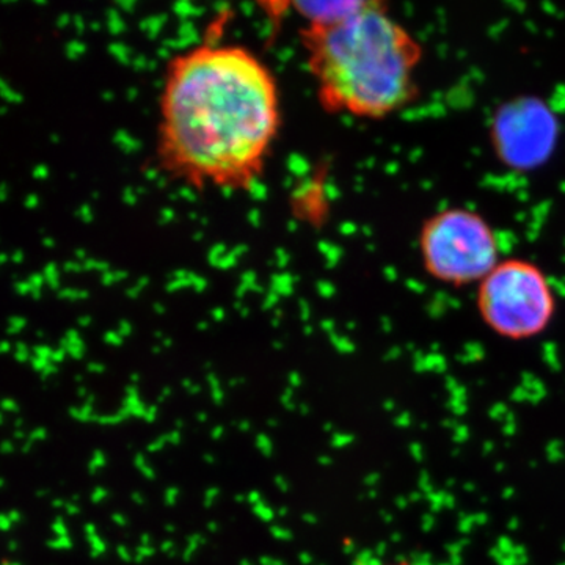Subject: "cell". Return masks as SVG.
I'll return each instance as SVG.
<instances>
[{
  "mask_svg": "<svg viewBox=\"0 0 565 565\" xmlns=\"http://www.w3.org/2000/svg\"><path fill=\"white\" fill-rule=\"evenodd\" d=\"M556 140L555 114L539 99H514L494 115V152L512 169L531 170L541 166L552 156Z\"/></svg>",
  "mask_w": 565,
  "mask_h": 565,
  "instance_id": "obj_5",
  "label": "cell"
},
{
  "mask_svg": "<svg viewBox=\"0 0 565 565\" xmlns=\"http://www.w3.org/2000/svg\"><path fill=\"white\" fill-rule=\"evenodd\" d=\"M300 41L327 114L382 120L414 102L423 47L381 2H296Z\"/></svg>",
  "mask_w": 565,
  "mask_h": 565,
  "instance_id": "obj_2",
  "label": "cell"
},
{
  "mask_svg": "<svg viewBox=\"0 0 565 565\" xmlns=\"http://www.w3.org/2000/svg\"><path fill=\"white\" fill-rule=\"evenodd\" d=\"M419 255L434 280L451 286L479 285L501 262L492 226L467 207L430 215L419 232Z\"/></svg>",
  "mask_w": 565,
  "mask_h": 565,
  "instance_id": "obj_4",
  "label": "cell"
},
{
  "mask_svg": "<svg viewBox=\"0 0 565 565\" xmlns=\"http://www.w3.org/2000/svg\"><path fill=\"white\" fill-rule=\"evenodd\" d=\"M373 565H415L407 559L388 561V563L373 564Z\"/></svg>",
  "mask_w": 565,
  "mask_h": 565,
  "instance_id": "obj_6",
  "label": "cell"
},
{
  "mask_svg": "<svg viewBox=\"0 0 565 565\" xmlns=\"http://www.w3.org/2000/svg\"><path fill=\"white\" fill-rule=\"evenodd\" d=\"M273 70L241 44L204 43L169 63L159 99L158 159L193 189L250 191L281 129Z\"/></svg>",
  "mask_w": 565,
  "mask_h": 565,
  "instance_id": "obj_1",
  "label": "cell"
},
{
  "mask_svg": "<svg viewBox=\"0 0 565 565\" xmlns=\"http://www.w3.org/2000/svg\"><path fill=\"white\" fill-rule=\"evenodd\" d=\"M476 307L482 322L498 337L525 341L548 329L556 315V294L537 264L501 259L479 282Z\"/></svg>",
  "mask_w": 565,
  "mask_h": 565,
  "instance_id": "obj_3",
  "label": "cell"
}]
</instances>
